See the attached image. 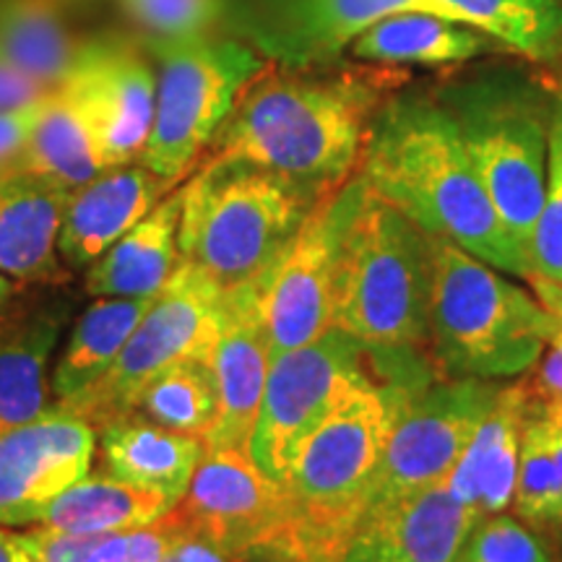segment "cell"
Masks as SVG:
<instances>
[{"instance_id":"1","label":"cell","mask_w":562,"mask_h":562,"mask_svg":"<svg viewBox=\"0 0 562 562\" xmlns=\"http://www.w3.org/2000/svg\"><path fill=\"white\" fill-rule=\"evenodd\" d=\"M406 81L404 68L370 63H269L240 91L203 159H240L334 193L360 170L378 110Z\"/></svg>"},{"instance_id":"2","label":"cell","mask_w":562,"mask_h":562,"mask_svg":"<svg viewBox=\"0 0 562 562\" xmlns=\"http://www.w3.org/2000/svg\"><path fill=\"white\" fill-rule=\"evenodd\" d=\"M357 172L430 235L513 277L529 273L438 94L393 91L372 121Z\"/></svg>"},{"instance_id":"3","label":"cell","mask_w":562,"mask_h":562,"mask_svg":"<svg viewBox=\"0 0 562 562\" xmlns=\"http://www.w3.org/2000/svg\"><path fill=\"white\" fill-rule=\"evenodd\" d=\"M409 393L370 381L315 427L281 480L284 526L250 562H341L372 501L385 442Z\"/></svg>"},{"instance_id":"4","label":"cell","mask_w":562,"mask_h":562,"mask_svg":"<svg viewBox=\"0 0 562 562\" xmlns=\"http://www.w3.org/2000/svg\"><path fill=\"white\" fill-rule=\"evenodd\" d=\"M326 195L248 161L203 159L182 182L180 261L222 290L263 281Z\"/></svg>"},{"instance_id":"5","label":"cell","mask_w":562,"mask_h":562,"mask_svg":"<svg viewBox=\"0 0 562 562\" xmlns=\"http://www.w3.org/2000/svg\"><path fill=\"white\" fill-rule=\"evenodd\" d=\"M451 112L492 206L531 271L547 188L554 89L510 66H484L435 91Z\"/></svg>"},{"instance_id":"6","label":"cell","mask_w":562,"mask_h":562,"mask_svg":"<svg viewBox=\"0 0 562 562\" xmlns=\"http://www.w3.org/2000/svg\"><path fill=\"white\" fill-rule=\"evenodd\" d=\"M430 339L448 378L501 381L542 360L562 321L501 269L432 235Z\"/></svg>"},{"instance_id":"7","label":"cell","mask_w":562,"mask_h":562,"mask_svg":"<svg viewBox=\"0 0 562 562\" xmlns=\"http://www.w3.org/2000/svg\"><path fill=\"white\" fill-rule=\"evenodd\" d=\"M432 235L364 186L341 245L336 328L368 349H417L430 339Z\"/></svg>"},{"instance_id":"8","label":"cell","mask_w":562,"mask_h":562,"mask_svg":"<svg viewBox=\"0 0 562 562\" xmlns=\"http://www.w3.org/2000/svg\"><path fill=\"white\" fill-rule=\"evenodd\" d=\"M157 66V110L138 161L180 186L206 157L240 91L269 60L232 34L151 37L138 34Z\"/></svg>"},{"instance_id":"9","label":"cell","mask_w":562,"mask_h":562,"mask_svg":"<svg viewBox=\"0 0 562 562\" xmlns=\"http://www.w3.org/2000/svg\"><path fill=\"white\" fill-rule=\"evenodd\" d=\"M222 305V286L201 269L180 261L112 368L58 406L81 417L94 432L131 414L138 393L161 370L182 360L211 362L220 341Z\"/></svg>"},{"instance_id":"10","label":"cell","mask_w":562,"mask_h":562,"mask_svg":"<svg viewBox=\"0 0 562 562\" xmlns=\"http://www.w3.org/2000/svg\"><path fill=\"white\" fill-rule=\"evenodd\" d=\"M378 381L370 351L331 328L311 344L271 357L250 453L273 480H284L302 442L351 391Z\"/></svg>"},{"instance_id":"11","label":"cell","mask_w":562,"mask_h":562,"mask_svg":"<svg viewBox=\"0 0 562 562\" xmlns=\"http://www.w3.org/2000/svg\"><path fill=\"white\" fill-rule=\"evenodd\" d=\"M362 195L364 180L357 172L311 211L292 243L263 277L261 305L271 355L297 349L336 328L341 245Z\"/></svg>"},{"instance_id":"12","label":"cell","mask_w":562,"mask_h":562,"mask_svg":"<svg viewBox=\"0 0 562 562\" xmlns=\"http://www.w3.org/2000/svg\"><path fill=\"white\" fill-rule=\"evenodd\" d=\"M501 389L495 381L448 378L412 391L385 442L370 505L446 484Z\"/></svg>"},{"instance_id":"13","label":"cell","mask_w":562,"mask_h":562,"mask_svg":"<svg viewBox=\"0 0 562 562\" xmlns=\"http://www.w3.org/2000/svg\"><path fill=\"white\" fill-rule=\"evenodd\" d=\"M178 510L232 562H250L284 526V490L250 448L206 446Z\"/></svg>"},{"instance_id":"14","label":"cell","mask_w":562,"mask_h":562,"mask_svg":"<svg viewBox=\"0 0 562 562\" xmlns=\"http://www.w3.org/2000/svg\"><path fill=\"white\" fill-rule=\"evenodd\" d=\"M422 0H232L224 32L248 42L269 63L290 68L334 66L349 45L391 13Z\"/></svg>"},{"instance_id":"15","label":"cell","mask_w":562,"mask_h":562,"mask_svg":"<svg viewBox=\"0 0 562 562\" xmlns=\"http://www.w3.org/2000/svg\"><path fill=\"white\" fill-rule=\"evenodd\" d=\"M94 453V427L58 404L0 432V526L37 524L53 497L91 472Z\"/></svg>"},{"instance_id":"16","label":"cell","mask_w":562,"mask_h":562,"mask_svg":"<svg viewBox=\"0 0 562 562\" xmlns=\"http://www.w3.org/2000/svg\"><path fill=\"white\" fill-rule=\"evenodd\" d=\"M70 76L94 110L110 167L138 161L157 110V66L140 40L123 32L81 37Z\"/></svg>"},{"instance_id":"17","label":"cell","mask_w":562,"mask_h":562,"mask_svg":"<svg viewBox=\"0 0 562 562\" xmlns=\"http://www.w3.org/2000/svg\"><path fill=\"white\" fill-rule=\"evenodd\" d=\"M271 357V339L261 305V281L224 290L220 341L211 357L220 412H216L206 446L250 448Z\"/></svg>"},{"instance_id":"18","label":"cell","mask_w":562,"mask_h":562,"mask_svg":"<svg viewBox=\"0 0 562 562\" xmlns=\"http://www.w3.org/2000/svg\"><path fill=\"white\" fill-rule=\"evenodd\" d=\"M480 518L446 484L372 503L341 562H453Z\"/></svg>"},{"instance_id":"19","label":"cell","mask_w":562,"mask_h":562,"mask_svg":"<svg viewBox=\"0 0 562 562\" xmlns=\"http://www.w3.org/2000/svg\"><path fill=\"white\" fill-rule=\"evenodd\" d=\"M172 188L144 161L115 165L70 191L58 250L70 269L97 263Z\"/></svg>"},{"instance_id":"20","label":"cell","mask_w":562,"mask_h":562,"mask_svg":"<svg viewBox=\"0 0 562 562\" xmlns=\"http://www.w3.org/2000/svg\"><path fill=\"white\" fill-rule=\"evenodd\" d=\"M70 191L26 170L0 178V273L19 286L60 284L58 240Z\"/></svg>"},{"instance_id":"21","label":"cell","mask_w":562,"mask_h":562,"mask_svg":"<svg viewBox=\"0 0 562 562\" xmlns=\"http://www.w3.org/2000/svg\"><path fill=\"white\" fill-rule=\"evenodd\" d=\"M529 406V385H503L487 419L448 476L446 487L482 518L513 508Z\"/></svg>"},{"instance_id":"22","label":"cell","mask_w":562,"mask_h":562,"mask_svg":"<svg viewBox=\"0 0 562 562\" xmlns=\"http://www.w3.org/2000/svg\"><path fill=\"white\" fill-rule=\"evenodd\" d=\"M110 167L94 110L81 83L68 79L47 91L30 144L13 170H26L76 191Z\"/></svg>"},{"instance_id":"23","label":"cell","mask_w":562,"mask_h":562,"mask_svg":"<svg viewBox=\"0 0 562 562\" xmlns=\"http://www.w3.org/2000/svg\"><path fill=\"white\" fill-rule=\"evenodd\" d=\"M487 55H508L501 42L474 26L435 13H391L349 45L347 58L385 68L467 66Z\"/></svg>"},{"instance_id":"24","label":"cell","mask_w":562,"mask_h":562,"mask_svg":"<svg viewBox=\"0 0 562 562\" xmlns=\"http://www.w3.org/2000/svg\"><path fill=\"white\" fill-rule=\"evenodd\" d=\"M180 209L182 182L89 266L87 292L94 297H157L180 263Z\"/></svg>"},{"instance_id":"25","label":"cell","mask_w":562,"mask_h":562,"mask_svg":"<svg viewBox=\"0 0 562 562\" xmlns=\"http://www.w3.org/2000/svg\"><path fill=\"white\" fill-rule=\"evenodd\" d=\"M104 472L140 490L182 501L199 467L206 440L165 430L154 422L128 414L97 430Z\"/></svg>"},{"instance_id":"26","label":"cell","mask_w":562,"mask_h":562,"mask_svg":"<svg viewBox=\"0 0 562 562\" xmlns=\"http://www.w3.org/2000/svg\"><path fill=\"white\" fill-rule=\"evenodd\" d=\"M63 321L60 305L13 307L11 302L0 313V432L50 409L45 370Z\"/></svg>"},{"instance_id":"27","label":"cell","mask_w":562,"mask_h":562,"mask_svg":"<svg viewBox=\"0 0 562 562\" xmlns=\"http://www.w3.org/2000/svg\"><path fill=\"white\" fill-rule=\"evenodd\" d=\"M417 11L474 26L508 55L562 70V0H422Z\"/></svg>"},{"instance_id":"28","label":"cell","mask_w":562,"mask_h":562,"mask_svg":"<svg viewBox=\"0 0 562 562\" xmlns=\"http://www.w3.org/2000/svg\"><path fill=\"white\" fill-rule=\"evenodd\" d=\"M175 508H178V501L161 492L140 490L108 472H89L83 480L53 497L34 526L91 537V533L140 529L165 518Z\"/></svg>"},{"instance_id":"29","label":"cell","mask_w":562,"mask_h":562,"mask_svg":"<svg viewBox=\"0 0 562 562\" xmlns=\"http://www.w3.org/2000/svg\"><path fill=\"white\" fill-rule=\"evenodd\" d=\"M79 47L58 0H0V58L37 87H60Z\"/></svg>"},{"instance_id":"30","label":"cell","mask_w":562,"mask_h":562,"mask_svg":"<svg viewBox=\"0 0 562 562\" xmlns=\"http://www.w3.org/2000/svg\"><path fill=\"white\" fill-rule=\"evenodd\" d=\"M154 300L157 297H102L81 315L53 375L58 402L76 396L112 368Z\"/></svg>"},{"instance_id":"31","label":"cell","mask_w":562,"mask_h":562,"mask_svg":"<svg viewBox=\"0 0 562 562\" xmlns=\"http://www.w3.org/2000/svg\"><path fill=\"white\" fill-rule=\"evenodd\" d=\"M188 531L191 526L175 508L140 529L81 537L47 526H30L21 531V539L37 562H159Z\"/></svg>"},{"instance_id":"32","label":"cell","mask_w":562,"mask_h":562,"mask_svg":"<svg viewBox=\"0 0 562 562\" xmlns=\"http://www.w3.org/2000/svg\"><path fill=\"white\" fill-rule=\"evenodd\" d=\"M220 412L214 368L209 360H182L154 375L138 393L131 414L165 430L209 438ZM128 417V414H125Z\"/></svg>"},{"instance_id":"33","label":"cell","mask_w":562,"mask_h":562,"mask_svg":"<svg viewBox=\"0 0 562 562\" xmlns=\"http://www.w3.org/2000/svg\"><path fill=\"white\" fill-rule=\"evenodd\" d=\"M513 508L526 524L562 526V487L558 469H554L544 432L537 417H533L531 406L529 414H526Z\"/></svg>"},{"instance_id":"34","label":"cell","mask_w":562,"mask_h":562,"mask_svg":"<svg viewBox=\"0 0 562 562\" xmlns=\"http://www.w3.org/2000/svg\"><path fill=\"white\" fill-rule=\"evenodd\" d=\"M531 271L562 281V87L554 89L547 188L537 224H533Z\"/></svg>"},{"instance_id":"35","label":"cell","mask_w":562,"mask_h":562,"mask_svg":"<svg viewBox=\"0 0 562 562\" xmlns=\"http://www.w3.org/2000/svg\"><path fill=\"white\" fill-rule=\"evenodd\" d=\"M453 562H554V558L524 518L495 513L474 524Z\"/></svg>"},{"instance_id":"36","label":"cell","mask_w":562,"mask_h":562,"mask_svg":"<svg viewBox=\"0 0 562 562\" xmlns=\"http://www.w3.org/2000/svg\"><path fill=\"white\" fill-rule=\"evenodd\" d=\"M151 37H195L227 24L232 0H117Z\"/></svg>"},{"instance_id":"37","label":"cell","mask_w":562,"mask_h":562,"mask_svg":"<svg viewBox=\"0 0 562 562\" xmlns=\"http://www.w3.org/2000/svg\"><path fill=\"white\" fill-rule=\"evenodd\" d=\"M45 97L47 94H42L37 102L24 104V108L0 110V170H13L16 167L26 144H30L34 125H37Z\"/></svg>"},{"instance_id":"38","label":"cell","mask_w":562,"mask_h":562,"mask_svg":"<svg viewBox=\"0 0 562 562\" xmlns=\"http://www.w3.org/2000/svg\"><path fill=\"white\" fill-rule=\"evenodd\" d=\"M533 378L529 383V391L537 398H547V402H562V339L554 336L550 344V351L542 355V360L533 364Z\"/></svg>"},{"instance_id":"39","label":"cell","mask_w":562,"mask_h":562,"mask_svg":"<svg viewBox=\"0 0 562 562\" xmlns=\"http://www.w3.org/2000/svg\"><path fill=\"white\" fill-rule=\"evenodd\" d=\"M42 94H47V89L37 87L24 74H19L11 63L0 58V110L24 108V104L37 102Z\"/></svg>"},{"instance_id":"40","label":"cell","mask_w":562,"mask_h":562,"mask_svg":"<svg viewBox=\"0 0 562 562\" xmlns=\"http://www.w3.org/2000/svg\"><path fill=\"white\" fill-rule=\"evenodd\" d=\"M159 562H232L229 554L220 550L211 539L201 537L193 529L172 547Z\"/></svg>"},{"instance_id":"41","label":"cell","mask_w":562,"mask_h":562,"mask_svg":"<svg viewBox=\"0 0 562 562\" xmlns=\"http://www.w3.org/2000/svg\"><path fill=\"white\" fill-rule=\"evenodd\" d=\"M529 281L533 297H537L542 305L550 311L552 315H558L562 321V281H554V279H547L542 273H526L524 277Z\"/></svg>"},{"instance_id":"42","label":"cell","mask_w":562,"mask_h":562,"mask_svg":"<svg viewBox=\"0 0 562 562\" xmlns=\"http://www.w3.org/2000/svg\"><path fill=\"white\" fill-rule=\"evenodd\" d=\"M0 562H37V558L24 544L21 533L0 526Z\"/></svg>"},{"instance_id":"43","label":"cell","mask_w":562,"mask_h":562,"mask_svg":"<svg viewBox=\"0 0 562 562\" xmlns=\"http://www.w3.org/2000/svg\"><path fill=\"white\" fill-rule=\"evenodd\" d=\"M16 281H11L5 273H0V313L13 302V294H16Z\"/></svg>"},{"instance_id":"44","label":"cell","mask_w":562,"mask_h":562,"mask_svg":"<svg viewBox=\"0 0 562 562\" xmlns=\"http://www.w3.org/2000/svg\"><path fill=\"white\" fill-rule=\"evenodd\" d=\"M5 172H9V170H0V178H3V175H5Z\"/></svg>"}]
</instances>
